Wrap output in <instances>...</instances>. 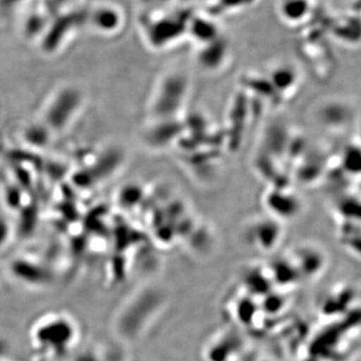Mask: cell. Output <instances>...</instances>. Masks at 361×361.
Instances as JSON below:
<instances>
[{
    "label": "cell",
    "instance_id": "1",
    "mask_svg": "<svg viewBox=\"0 0 361 361\" xmlns=\"http://www.w3.org/2000/svg\"><path fill=\"white\" fill-rule=\"evenodd\" d=\"M80 97L73 90L61 92L52 99L45 111V123L49 130H63L80 108Z\"/></svg>",
    "mask_w": 361,
    "mask_h": 361
},
{
    "label": "cell",
    "instance_id": "2",
    "mask_svg": "<svg viewBox=\"0 0 361 361\" xmlns=\"http://www.w3.org/2000/svg\"><path fill=\"white\" fill-rule=\"evenodd\" d=\"M308 4L306 0H285L282 4V16L287 20H298L307 13Z\"/></svg>",
    "mask_w": 361,
    "mask_h": 361
},
{
    "label": "cell",
    "instance_id": "3",
    "mask_svg": "<svg viewBox=\"0 0 361 361\" xmlns=\"http://www.w3.org/2000/svg\"><path fill=\"white\" fill-rule=\"evenodd\" d=\"M7 233H8V227H7L6 223L0 219V243L6 239Z\"/></svg>",
    "mask_w": 361,
    "mask_h": 361
}]
</instances>
